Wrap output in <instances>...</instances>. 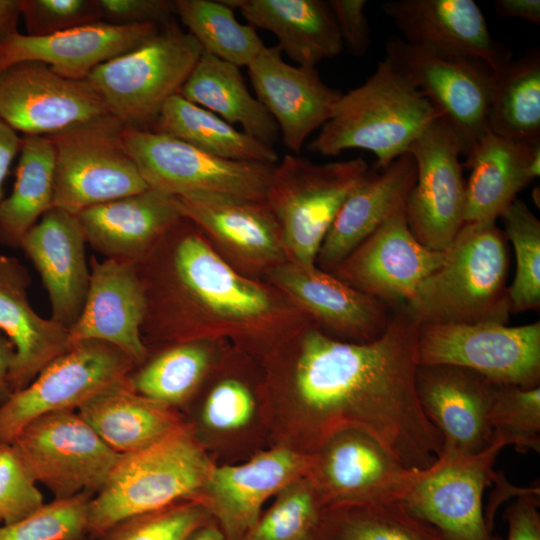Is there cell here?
Segmentation results:
<instances>
[{
    "label": "cell",
    "mask_w": 540,
    "mask_h": 540,
    "mask_svg": "<svg viewBox=\"0 0 540 540\" xmlns=\"http://www.w3.org/2000/svg\"><path fill=\"white\" fill-rule=\"evenodd\" d=\"M261 383L251 386L240 376H222L186 410V421L216 464L246 460L271 446Z\"/></svg>",
    "instance_id": "obj_25"
},
{
    "label": "cell",
    "mask_w": 540,
    "mask_h": 540,
    "mask_svg": "<svg viewBox=\"0 0 540 540\" xmlns=\"http://www.w3.org/2000/svg\"><path fill=\"white\" fill-rule=\"evenodd\" d=\"M256 98L276 122L282 142L299 154L307 138L332 116L342 92L316 68L291 65L279 46H264L247 66Z\"/></svg>",
    "instance_id": "obj_24"
},
{
    "label": "cell",
    "mask_w": 540,
    "mask_h": 540,
    "mask_svg": "<svg viewBox=\"0 0 540 540\" xmlns=\"http://www.w3.org/2000/svg\"><path fill=\"white\" fill-rule=\"evenodd\" d=\"M415 385L422 411L441 435V453L471 455L491 444L497 384L459 366L418 365Z\"/></svg>",
    "instance_id": "obj_20"
},
{
    "label": "cell",
    "mask_w": 540,
    "mask_h": 540,
    "mask_svg": "<svg viewBox=\"0 0 540 540\" xmlns=\"http://www.w3.org/2000/svg\"><path fill=\"white\" fill-rule=\"evenodd\" d=\"M369 170L362 157L317 164L287 154L274 165L265 202L280 225L287 260L315 265L335 217Z\"/></svg>",
    "instance_id": "obj_7"
},
{
    "label": "cell",
    "mask_w": 540,
    "mask_h": 540,
    "mask_svg": "<svg viewBox=\"0 0 540 540\" xmlns=\"http://www.w3.org/2000/svg\"><path fill=\"white\" fill-rule=\"evenodd\" d=\"M21 143L22 136L0 118V202L5 197L3 185Z\"/></svg>",
    "instance_id": "obj_52"
},
{
    "label": "cell",
    "mask_w": 540,
    "mask_h": 540,
    "mask_svg": "<svg viewBox=\"0 0 540 540\" xmlns=\"http://www.w3.org/2000/svg\"><path fill=\"white\" fill-rule=\"evenodd\" d=\"M416 174L410 153L380 172L369 170L345 200L320 246L316 258L320 269L330 272L378 227L404 210Z\"/></svg>",
    "instance_id": "obj_30"
},
{
    "label": "cell",
    "mask_w": 540,
    "mask_h": 540,
    "mask_svg": "<svg viewBox=\"0 0 540 540\" xmlns=\"http://www.w3.org/2000/svg\"><path fill=\"white\" fill-rule=\"evenodd\" d=\"M500 218L516 261L515 276L508 286L511 313L537 310L540 307V221L517 198Z\"/></svg>",
    "instance_id": "obj_42"
},
{
    "label": "cell",
    "mask_w": 540,
    "mask_h": 540,
    "mask_svg": "<svg viewBox=\"0 0 540 540\" xmlns=\"http://www.w3.org/2000/svg\"><path fill=\"white\" fill-rule=\"evenodd\" d=\"M76 410L119 454L145 448L186 421L181 411L137 393L127 377L98 392Z\"/></svg>",
    "instance_id": "obj_34"
},
{
    "label": "cell",
    "mask_w": 540,
    "mask_h": 540,
    "mask_svg": "<svg viewBox=\"0 0 540 540\" xmlns=\"http://www.w3.org/2000/svg\"><path fill=\"white\" fill-rule=\"evenodd\" d=\"M96 3L101 21L113 25L163 27L175 21L171 0H96Z\"/></svg>",
    "instance_id": "obj_49"
},
{
    "label": "cell",
    "mask_w": 540,
    "mask_h": 540,
    "mask_svg": "<svg viewBox=\"0 0 540 540\" xmlns=\"http://www.w3.org/2000/svg\"><path fill=\"white\" fill-rule=\"evenodd\" d=\"M0 446H1V443H0Z\"/></svg>",
    "instance_id": "obj_57"
},
{
    "label": "cell",
    "mask_w": 540,
    "mask_h": 540,
    "mask_svg": "<svg viewBox=\"0 0 540 540\" xmlns=\"http://www.w3.org/2000/svg\"><path fill=\"white\" fill-rule=\"evenodd\" d=\"M55 152L47 136L22 135L15 182L0 202V244L19 248L26 233L54 207Z\"/></svg>",
    "instance_id": "obj_36"
},
{
    "label": "cell",
    "mask_w": 540,
    "mask_h": 540,
    "mask_svg": "<svg viewBox=\"0 0 540 540\" xmlns=\"http://www.w3.org/2000/svg\"><path fill=\"white\" fill-rule=\"evenodd\" d=\"M44 504L37 482L11 444L0 446V519L11 524Z\"/></svg>",
    "instance_id": "obj_48"
},
{
    "label": "cell",
    "mask_w": 540,
    "mask_h": 540,
    "mask_svg": "<svg viewBox=\"0 0 540 540\" xmlns=\"http://www.w3.org/2000/svg\"><path fill=\"white\" fill-rule=\"evenodd\" d=\"M11 445L35 481L45 485L54 498L95 495L120 456L76 410L36 418Z\"/></svg>",
    "instance_id": "obj_12"
},
{
    "label": "cell",
    "mask_w": 540,
    "mask_h": 540,
    "mask_svg": "<svg viewBox=\"0 0 540 540\" xmlns=\"http://www.w3.org/2000/svg\"><path fill=\"white\" fill-rule=\"evenodd\" d=\"M93 495L54 498L25 518L0 526V540H87V515Z\"/></svg>",
    "instance_id": "obj_46"
},
{
    "label": "cell",
    "mask_w": 540,
    "mask_h": 540,
    "mask_svg": "<svg viewBox=\"0 0 540 540\" xmlns=\"http://www.w3.org/2000/svg\"><path fill=\"white\" fill-rule=\"evenodd\" d=\"M125 125L110 114L47 136L54 147V207L73 215L150 188L123 142Z\"/></svg>",
    "instance_id": "obj_8"
},
{
    "label": "cell",
    "mask_w": 540,
    "mask_h": 540,
    "mask_svg": "<svg viewBox=\"0 0 540 540\" xmlns=\"http://www.w3.org/2000/svg\"><path fill=\"white\" fill-rule=\"evenodd\" d=\"M106 114L87 79H67L33 61L0 70V118L22 135L49 136Z\"/></svg>",
    "instance_id": "obj_17"
},
{
    "label": "cell",
    "mask_w": 540,
    "mask_h": 540,
    "mask_svg": "<svg viewBox=\"0 0 540 540\" xmlns=\"http://www.w3.org/2000/svg\"><path fill=\"white\" fill-rule=\"evenodd\" d=\"M211 519L210 511L201 501L181 500L127 517L96 540H187Z\"/></svg>",
    "instance_id": "obj_45"
},
{
    "label": "cell",
    "mask_w": 540,
    "mask_h": 540,
    "mask_svg": "<svg viewBox=\"0 0 540 540\" xmlns=\"http://www.w3.org/2000/svg\"><path fill=\"white\" fill-rule=\"evenodd\" d=\"M446 250L422 245L410 231L404 210L353 249L330 273L391 307L406 305L418 285L439 268Z\"/></svg>",
    "instance_id": "obj_19"
},
{
    "label": "cell",
    "mask_w": 540,
    "mask_h": 540,
    "mask_svg": "<svg viewBox=\"0 0 540 540\" xmlns=\"http://www.w3.org/2000/svg\"><path fill=\"white\" fill-rule=\"evenodd\" d=\"M187 540H226L216 521L212 518L208 523L196 530Z\"/></svg>",
    "instance_id": "obj_56"
},
{
    "label": "cell",
    "mask_w": 540,
    "mask_h": 540,
    "mask_svg": "<svg viewBox=\"0 0 540 540\" xmlns=\"http://www.w3.org/2000/svg\"><path fill=\"white\" fill-rule=\"evenodd\" d=\"M505 447L493 437L486 449L475 454L441 453L433 465L420 471L403 503L447 540H502L486 522L483 494L497 477L494 465Z\"/></svg>",
    "instance_id": "obj_13"
},
{
    "label": "cell",
    "mask_w": 540,
    "mask_h": 540,
    "mask_svg": "<svg viewBox=\"0 0 540 540\" xmlns=\"http://www.w3.org/2000/svg\"><path fill=\"white\" fill-rule=\"evenodd\" d=\"M418 365H453L497 385L540 386V323L419 324Z\"/></svg>",
    "instance_id": "obj_10"
},
{
    "label": "cell",
    "mask_w": 540,
    "mask_h": 540,
    "mask_svg": "<svg viewBox=\"0 0 540 540\" xmlns=\"http://www.w3.org/2000/svg\"><path fill=\"white\" fill-rule=\"evenodd\" d=\"M135 368V362L112 344L98 340L72 344L0 405V443L11 444L26 425L42 415L76 410Z\"/></svg>",
    "instance_id": "obj_11"
},
{
    "label": "cell",
    "mask_w": 540,
    "mask_h": 540,
    "mask_svg": "<svg viewBox=\"0 0 540 540\" xmlns=\"http://www.w3.org/2000/svg\"><path fill=\"white\" fill-rule=\"evenodd\" d=\"M495 11L502 18H518L534 25L540 24L539 0H497Z\"/></svg>",
    "instance_id": "obj_53"
},
{
    "label": "cell",
    "mask_w": 540,
    "mask_h": 540,
    "mask_svg": "<svg viewBox=\"0 0 540 540\" xmlns=\"http://www.w3.org/2000/svg\"><path fill=\"white\" fill-rule=\"evenodd\" d=\"M464 223L494 224L516 195L540 174V141L504 138L490 130L465 156Z\"/></svg>",
    "instance_id": "obj_31"
},
{
    "label": "cell",
    "mask_w": 540,
    "mask_h": 540,
    "mask_svg": "<svg viewBox=\"0 0 540 540\" xmlns=\"http://www.w3.org/2000/svg\"><path fill=\"white\" fill-rule=\"evenodd\" d=\"M26 267L13 256L0 254V332L14 345L12 391L29 385L52 360L71 347L69 330L38 315L31 306Z\"/></svg>",
    "instance_id": "obj_32"
},
{
    "label": "cell",
    "mask_w": 540,
    "mask_h": 540,
    "mask_svg": "<svg viewBox=\"0 0 540 540\" xmlns=\"http://www.w3.org/2000/svg\"><path fill=\"white\" fill-rule=\"evenodd\" d=\"M85 244L77 216L53 207L19 247L41 277L50 300V319L68 330L83 310L89 287Z\"/></svg>",
    "instance_id": "obj_26"
},
{
    "label": "cell",
    "mask_w": 540,
    "mask_h": 540,
    "mask_svg": "<svg viewBox=\"0 0 540 540\" xmlns=\"http://www.w3.org/2000/svg\"><path fill=\"white\" fill-rule=\"evenodd\" d=\"M312 458L270 446L244 462L215 464L197 500L208 508L226 540H246L264 503L292 481L306 476Z\"/></svg>",
    "instance_id": "obj_18"
},
{
    "label": "cell",
    "mask_w": 540,
    "mask_h": 540,
    "mask_svg": "<svg viewBox=\"0 0 540 540\" xmlns=\"http://www.w3.org/2000/svg\"><path fill=\"white\" fill-rule=\"evenodd\" d=\"M15 357L16 351L13 343L0 332V405L13 393L11 372Z\"/></svg>",
    "instance_id": "obj_54"
},
{
    "label": "cell",
    "mask_w": 540,
    "mask_h": 540,
    "mask_svg": "<svg viewBox=\"0 0 540 540\" xmlns=\"http://www.w3.org/2000/svg\"><path fill=\"white\" fill-rule=\"evenodd\" d=\"M20 16L32 37L102 22L96 0H20Z\"/></svg>",
    "instance_id": "obj_47"
},
{
    "label": "cell",
    "mask_w": 540,
    "mask_h": 540,
    "mask_svg": "<svg viewBox=\"0 0 540 540\" xmlns=\"http://www.w3.org/2000/svg\"><path fill=\"white\" fill-rule=\"evenodd\" d=\"M224 0H174V13L203 52L235 66H248L265 46L255 28L240 23Z\"/></svg>",
    "instance_id": "obj_41"
},
{
    "label": "cell",
    "mask_w": 540,
    "mask_h": 540,
    "mask_svg": "<svg viewBox=\"0 0 540 540\" xmlns=\"http://www.w3.org/2000/svg\"><path fill=\"white\" fill-rule=\"evenodd\" d=\"M0 522H1V519H0Z\"/></svg>",
    "instance_id": "obj_58"
},
{
    "label": "cell",
    "mask_w": 540,
    "mask_h": 540,
    "mask_svg": "<svg viewBox=\"0 0 540 540\" xmlns=\"http://www.w3.org/2000/svg\"><path fill=\"white\" fill-rule=\"evenodd\" d=\"M418 328L400 305L368 343L342 341L319 327L282 341L262 364L270 445L311 455L334 434L357 430L407 468L433 465L442 438L417 396Z\"/></svg>",
    "instance_id": "obj_1"
},
{
    "label": "cell",
    "mask_w": 540,
    "mask_h": 540,
    "mask_svg": "<svg viewBox=\"0 0 540 540\" xmlns=\"http://www.w3.org/2000/svg\"><path fill=\"white\" fill-rule=\"evenodd\" d=\"M152 131L172 136L226 160L270 165L277 164L279 160L273 147L236 129L180 94L172 96L165 103Z\"/></svg>",
    "instance_id": "obj_37"
},
{
    "label": "cell",
    "mask_w": 540,
    "mask_h": 540,
    "mask_svg": "<svg viewBox=\"0 0 540 540\" xmlns=\"http://www.w3.org/2000/svg\"><path fill=\"white\" fill-rule=\"evenodd\" d=\"M174 244L170 254V287L162 291L172 309L164 323L177 325L170 338L190 309H196L232 325H256L268 320L275 312V302L269 291L241 275L227 264L206 242L191 229L190 221L182 219L169 233Z\"/></svg>",
    "instance_id": "obj_6"
},
{
    "label": "cell",
    "mask_w": 540,
    "mask_h": 540,
    "mask_svg": "<svg viewBox=\"0 0 540 540\" xmlns=\"http://www.w3.org/2000/svg\"><path fill=\"white\" fill-rule=\"evenodd\" d=\"M336 21L343 45L357 57L370 47V29L364 13V0H330L327 2Z\"/></svg>",
    "instance_id": "obj_50"
},
{
    "label": "cell",
    "mask_w": 540,
    "mask_h": 540,
    "mask_svg": "<svg viewBox=\"0 0 540 540\" xmlns=\"http://www.w3.org/2000/svg\"><path fill=\"white\" fill-rule=\"evenodd\" d=\"M416 182L405 202V217L425 247L446 250L464 225L466 181L462 142L443 119L433 122L412 144Z\"/></svg>",
    "instance_id": "obj_15"
},
{
    "label": "cell",
    "mask_w": 540,
    "mask_h": 540,
    "mask_svg": "<svg viewBox=\"0 0 540 540\" xmlns=\"http://www.w3.org/2000/svg\"><path fill=\"white\" fill-rule=\"evenodd\" d=\"M315 540H447L400 500L325 507Z\"/></svg>",
    "instance_id": "obj_40"
},
{
    "label": "cell",
    "mask_w": 540,
    "mask_h": 540,
    "mask_svg": "<svg viewBox=\"0 0 540 540\" xmlns=\"http://www.w3.org/2000/svg\"><path fill=\"white\" fill-rule=\"evenodd\" d=\"M123 142L150 188L173 196L218 193L266 199L274 165L222 159L172 136L126 126Z\"/></svg>",
    "instance_id": "obj_9"
},
{
    "label": "cell",
    "mask_w": 540,
    "mask_h": 540,
    "mask_svg": "<svg viewBox=\"0 0 540 540\" xmlns=\"http://www.w3.org/2000/svg\"><path fill=\"white\" fill-rule=\"evenodd\" d=\"M214 364L212 348L204 340L174 343L135 368L127 381L142 396L182 412L192 403Z\"/></svg>",
    "instance_id": "obj_39"
},
{
    "label": "cell",
    "mask_w": 540,
    "mask_h": 540,
    "mask_svg": "<svg viewBox=\"0 0 540 540\" xmlns=\"http://www.w3.org/2000/svg\"><path fill=\"white\" fill-rule=\"evenodd\" d=\"M507 238L496 223H464L444 263L405 305L419 324H504L511 314Z\"/></svg>",
    "instance_id": "obj_2"
},
{
    "label": "cell",
    "mask_w": 540,
    "mask_h": 540,
    "mask_svg": "<svg viewBox=\"0 0 540 540\" xmlns=\"http://www.w3.org/2000/svg\"><path fill=\"white\" fill-rule=\"evenodd\" d=\"M382 10L412 45L483 62L493 74L513 59L512 52L491 36L474 0H391Z\"/></svg>",
    "instance_id": "obj_22"
},
{
    "label": "cell",
    "mask_w": 540,
    "mask_h": 540,
    "mask_svg": "<svg viewBox=\"0 0 540 540\" xmlns=\"http://www.w3.org/2000/svg\"><path fill=\"white\" fill-rule=\"evenodd\" d=\"M385 59L457 133L463 156L489 131L493 72L483 62L443 56L403 39H390Z\"/></svg>",
    "instance_id": "obj_14"
},
{
    "label": "cell",
    "mask_w": 540,
    "mask_h": 540,
    "mask_svg": "<svg viewBox=\"0 0 540 540\" xmlns=\"http://www.w3.org/2000/svg\"><path fill=\"white\" fill-rule=\"evenodd\" d=\"M160 28L97 22L45 37L16 32L0 43V70L33 61L64 78L86 80L99 65L137 47Z\"/></svg>",
    "instance_id": "obj_27"
},
{
    "label": "cell",
    "mask_w": 540,
    "mask_h": 540,
    "mask_svg": "<svg viewBox=\"0 0 540 540\" xmlns=\"http://www.w3.org/2000/svg\"><path fill=\"white\" fill-rule=\"evenodd\" d=\"M439 112L384 58L360 86L342 93L330 119L309 143L322 156L363 149L384 168L409 153Z\"/></svg>",
    "instance_id": "obj_4"
},
{
    "label": "cell",
    "mask_w": 540,
    "mask_h": 540,
    "mask_svg": "<svg viewBox=\"0 0 540 540\" xmlns=\"http://www.w3.org/2000/svg\"><path fill=\"white\" fill-rule=\"evenodd\" d=\"M489 130L501 137L540 141V52L511 59L493 74L488 111Z\"/></svg>",
    "instance_id": "obj_38"
},
{
    "label": "cell",
    "mask_w": 540,
    "mask_h": 540,
    "mask_svg": "<svg viewBox=\"0 0 540 540\" xmlns=\"http://www.w3.org/2000/svg\"><path fill=\"white\" fill-rule=\"evenodd\" d=\"M539 495V486L529 487L508 504L504 514L507 540H540Z\"/></svg>",
    "instance_id": "obj_51"
},
{
    "label": "cell",
    "mask_w": 540,
    "mask_h": 540,
    "mask_svg": "<svg viewBox=\"0 0 540 540\" xmlns=\"http://www.w3.org/2000/svg\"><path fill=\"white\" fill-rule=\"evenodd\" d=\"M203 49L176 21L137 47L99 65L87 80L108 113L126 127L152 130L163 106L182 86Z\"/></svg>",
    "instance_id": "obj_5"
},
{
    "label": "cell",
    "mask_w": 540,
    "mask_h": 540,
    "mask_svg": "<svg viewBox=\"0 0 540 540\" xmlns=\"http://www.w3.org/2000/svg\"><path fill=\"white\" fill-rule=\"evenodd\" d=\"M20 0H0V43L18 32Z\"/></svg>",
    "instance_id": "obj_55"
},
{
    "label": "cell",
    "mask_w": 540,
    "mask_h": 540,
    "mask_svg": "<svg viewBox=\"0 0 540 540\" xmlns=\"http://www.w3.org/2000/svg\"><path fill=\"white\" fill-rule=\"evenodd\" d=\"M147 296L138 265L106 258L90 261L89 287L83 310L69 329L71 346L83 340L112 344L139 367L149 356L141 336Z\"/></svg>",
    "instance_id": "obj_21"
},
{
    "label": "cell",
    "mask_w": 540,
    "mask_h": 540,
    "mask_svg": "<svg viewBox=\"0 0 540 540\" xmlns=\"http://www.w3.org/2000/svg\"><path fill=\"white\" fill-rule=\"evenodd\" d=\"M271 281L333 338L368 343L385 331L393 307L347 285L316 265L286 260L269 268Z\"/></svg>",
    "instance_id": "obj_23"
},
{
    "label": "cell",
    "mask_w": 540,
    "mask_h": 540,
    "mask_svg": "<svg viewBox=\"0 0 540 540\" xmlns=\"http://www.w3.org/2000/svg\"><path fill=\"white\" fill-rule=\"evenodd\" d=\"M215 464L187 421L145 448L120 454L89 502L88 539L127 517L197 499Z\"/></svg>",
    "instance_id": "obj_3"
},
{
    "label": "cell",
    "mask_w": 540,
    "mask_h": 540,
    "mask_svg": "<svg viewBox=\"0 0 540 540\" xmlns=\"http://www.w3.org/2000/svg\"><path fill=\"white\" fill-rule=\"evenodd\" d=\"M184 219L256 266L287 260L280 225L265 201L218 193L175 196Z\"/></svg>",
    "instance_id": "obj_29"
},
{
    "label": "cell",
    "mask_w": 540,
    "mask_h": 540,
    "mask_svg": "<svg viewBox=\"0 0 540 540\" xmlns=\"http://www.w3.org/2000/svg\"><path fill=\"white\" fill-rule=\"evenodd\" d=\"M253 28L275 35L277 46L298 66L316 68L338 56L343 42L327 2L320 0H224Z\"/></svg>",
    "instance_id": "obj_33"
},
{
    "label": "cell",
    "mask_w": 540,
    "mask_h": 540,
    "mask_svg": "<svg viewBox=\"0 0 540 540\" xmlns=\"http://www.w3.org/2000/svg\"><path fill=\"white\" fill-rule=\"evenodd\" d=\"M311 455L306 477L324 508L403 501L421 471L401 465L376 440L357 430L334 434Z\"/></svg>",
    "instance_id": "obj_16"
},
{
    "label": "cell",
    "mask_w": 540,
    "mask_h": 540,
    "mask_svg": "<svg viewBox=\"0 0 540 540\" xmlns=\"http://www.w3.org/2000/svg\"><path fill=\"white\" fill-rule=\"evenodd\" d=\"M493 437L518 453L540 452V386L498 385L489 411Z\"/></svg>",
    "instance_id": "obj_44"
},
{
    "label": "cell",
    "mask_w": 540,
    "mask_h": 540,
    "mask_svg": "<svg viewBox=\"0 0 540 540\" xmlns=\"http://www.w3.org/2000/svg\"><path fill=\"white\" fill-rule=\"evenodd\" d=\"M86 243L107 258L139 264L182 219L175 196L145 191L89 207L77 215Z\"/></svg>",
    "instance_id": "obj_28"
},
{
    "label": "cell",
    "mask_w": 540,
    "mask_h": 540,
    "mask_svg": "<svg viewBox=\"0 0 540 540\" xmlns=\"http://www.w3.org/2000/svg\"><path fill=\"white\" fill-rule=\"evenodd\" d=\"M324 507L304 476L275 496L246 540H315Z\"/></svg>",
    "instance_id": "obj_43"
},
{
    "label": "cell",
    "mask_w": 540,
    "mask_h": 540,
    "mask_svg": "<svg viewBox=\"0 0 540 540\" xmlns=\"http://www.w3.org/2000/svg\"><path fill=\"white\" fill-rule=\"evenodd\" d=\"M179 94L268 146L280 136L274 119L248 90L240 68L208 53L201 54Z\"/></svg>",
    "instance_id": "obj_35"
}]
</instances>
